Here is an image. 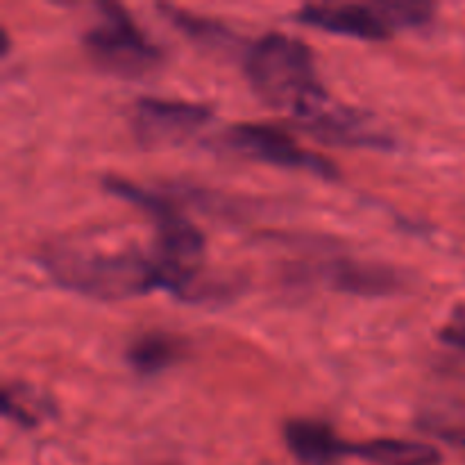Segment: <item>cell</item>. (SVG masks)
Listing matches in <instances>:
<instances>
[{
    "label": "cell",
    "instance_id": "3",
    "mask_svg": "<svg viewBox=\"0 0 465 465\" xmlns=\"http://www.w3.org/2000/svg\"><path fill=\"white\" fill-rule=\"evenodd\" d=\"M104 189L153 218L157 227V263L166 277V289L182 298H189L204 252L203 232L175 207L173 200L141 189L134 182L107 177Z\"/></svg>",
    "mask_w": 465,
    "mask_h": 465
},
{
    "label": "cell",
    "instance_id": "14",
    "mask_svg": "<svg viewBox=\"0 0 465 465\" xmlns=\"http://www.w3.org/2000/svg\"><path fill=\"white\" fill-rule=\"evenodd\" d=\"M440 339L448 341L450 345H454V348L459 350H465V325H457V327H448V330L440 334Z\"/></svg>",
    "mask_w": 465,
    "mask_h": 465
},
{
    "label": "cell",
    "instance_id": "13",
    "mask_svg": "<svg viewBox=\"0 0 465 465\" xmlns=\"http://www.w3.org/2000/svg\"><path fill=\"white\" fill-rule=\"evenodd\" d=\"M159 9L166 14L168 21L175 23L180 30H184L186 35L193 36V39H200L203 44L223 45L225 41L232 39V35L221 25V23H213L204 16H193V14H189L186 9L171 7V5H163V7Z\"/></svg>",
    "mask_w": 465,
    "mask_h": 465
},
{
    "label": "cell",
    "instance_id": "7",
    "mask_svg": "<svg viewBox=\"0 0 465 465\" xmlns=\"http://www.w3.org/2000/svg\"><path fill=\"white\" fill-rule=\"evenodd\" d=\"M212 118V109L198 103L139 98L132 114V127L136 141L143 148H163V145L184 143Z\"/></svg>",
    "mask_w": 465,
    "mask_h": 465
},
{
    "label": "cell",
    "instance_id": "12",
    "mask_svg": "<svg viewBox=\"0 0 465 465\" xmlns=\"http://www.w3.org/2000/svg\"><path fill=\"white\" fill-rule=\"evenodd\" d=\"M184 354V343L166 331H150L136 339L127 350V363L141 375H157Z\"/></svg>",
    "mask_w": 465,
    "mask_h": 465
},
{
    "label": "cell",
    "instance_id": "1",
    "mask_svg": "<svg viewBox=\"0 0 465 465\" xmlns=\"http://www.w3.org/2000/svg\"><path fill=\"white\" fill-rule=\"evenodd\" d=\"M45 271L62 286L103 302L136 298L166 289L157 259L136 250H98L91 245L53 243L41 254Z\"/></svg>",
    "mask_w": 465,
    "mask_h": 465
},
{
    "label": "cell",
    "instance_id": "9",
    "mask_svg": "<svg viewBox=\"0 0 465 465\" xmlns=\"http://www.w3.org/2000/svg\"><path fill=\"white\" fill-rule=\"evenodd\" d=\"M284 439L291 452L307 465H327L350 452V445L343 443L330 425L318 420L286 422Z\"/></svg>",
    "mask_w": 465,
    "mask_h": 465
},
{
    "label": "cell",
    "instance_id": "2",
    "mask_svg": "<svg viewBox=\"0 0 465 465\" xmlns=\"http://www.w3.org/2000/svg\"><path fill=\"white\" fill-rule=\"evenodd\" d=\"M245 75L268 104L289 112L298 125H307L334 103L318 80L312 48L282 32L263 35L250 45Z\"/></svg>",
    "mask_w": 465,
    "mask_h": 465
},
{
    "label": "cell",
    "instance_id": "5",
    "mask_svg": "<svg viewBox=\"0 0 465 465\" xmlns=\"http://www.w3.org/2000/svg\"><path fill=\"white\" fill-rule=\"evenodd\" d=\"M98 9V21L82 39L95 66L121 77H143L162 66V50L141 32L125 7L100 3Z\"/></svg>",
    "mask_w": 465,
    "mask_h": 465
},
{
    "label": "cell",
    "instance_id": "6",
    "mask_svg": "<svg viewBox=\"0 0 465 465\" xmlns=\"http://www.w3.org/2000/svg\"><path fill=\"white\" fill-rule=\"evenodd\" d=\"M225 143L234 153L257 159V162L313 173V175L327 177V180L339 177V171H336V166L330 159L321 157V154L312 153V150H304L286 132H282L280 127L259 125V123H241V125H232L227 130Z\"/></svg>",
    "mask_w": 465,
    "mask_h": 465
},
{
    "label": "cell",
    "instance_id": "10",
    "mask_svg": "<svg viewBox=\"0 0 465 465\" xmlns=\"http://www.w3.org/2000/svg\"><path fill=\"white\" fill-rule=\"evenodd\" d=\"M352 457L363 459L375 465H439V450L418 440L400 439H375L366 443L350 445Z\"/></svg>",
    "mask_w": 465,
    "mask_h": 465
},
{
    "label": "cell",
    "instance_id": "11",
    "mask_svg": "<svg viewBox=\"0 0 465 465\" xmlns=\"http://www.w3.org/2000/svg\"><path fill=\"white\" fill-rule=\"evenodd\" d=\"M327 277L331 284L348 293L381 295L398 289L400 280L393 271L384 266H371V263L339 262L327 266Z\"/></svg>",
    "mask_w": 465,
    "mask_h": 465
},
{
    "label": "cell",
    "instance_id": "4",
    "mask_svg": "<svg viewBox=\"0 0 465 465\" xmlns=\"http://www.w3.org/2000/svg\"><path fill=\"white\" fill-rule=\"evenodd\" d=\"M434 7L430 3L411 0H386V3H322L304 5L295 12V21L318 30L357 39H389L398 27H418L430 23Z\"/></svg>",
    "mask_w": 465,
    "mask_h": 465
},
{
    "label": "cell",
    "instance_id": "8",
    "mask_svg": "<svg viewBox=\"0 0 465 465\" xmlns=\"http://www.w3.org/2000/svg\"><path fill=\"white\" fill-rule=\"evenodd\" d=\"M316 139L334 145H361V148H391L393 139L386 136L366 114L345 104L331 103L330 107L304 125Z\"/></svg>",
    "mask_w": 465,
    "mask_h": 465
}]
</instances>
